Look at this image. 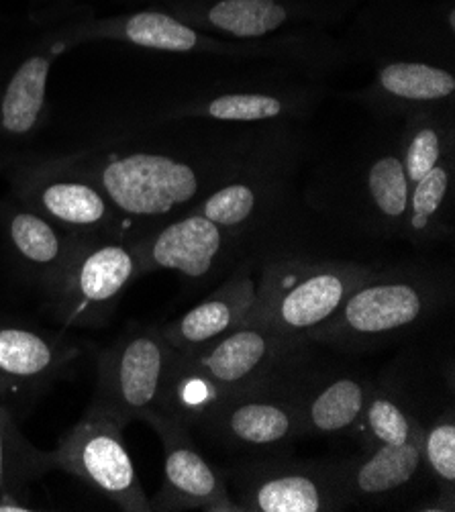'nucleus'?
Instances as JSON below:
<instances>
[{
    "instance_id": "obj_22",
    "label": "nucleus",
    "mask_w": 455,
    "mask_h": 512,
    "mask_svg": "<svg viewBox=\"0 0 455 512\" xmlns=\"http://www.w3.org/2000/svg\"><path fill=\"white\" fill-rule=\"evenodd\" d=\"M254 270V258L239 262V266L213 294L200 300L176 321L162 325L164 339L178 355H188L207 347L247 321L258 292V278Z\"/></svg>"
},
{
    "instance_id": "obj_14",
    "label": "nucleus",
    "mask_w": 455,
    "mask_h": 512,
    "mask_svg": "<svg viewBox=\"0 0 455 512\" xmlns=\"http://www.w3.org/2000/svg\"><path fill=\"white\" fill-rule=\"evenodd\" d=\"M337 207L351 223L380 239L404 235L409 180L400 158V125L362 149L337 182Z\"/></svg>"
},
{
    "instance_id": "obj_24",
    "label": "nucleus",
    "mask_w": 455,
    "mask_h": 512,
    "mask_svg": "<svg viewBox=\"0 0 455 512\" xmlns=\"http://www.w3.org/2000/svg\"><path fill=\"white\" fill-rule=\"evenodd\" d=\"M70 51L62 37V25L45 33L29 54L15 66L0 92V135L27 139L45 121L47 86L56 60Z\"/></svg>"
},
{
    "instance_id": "obj_16",
    "label": "nucleus",
    "mask_w": 455,
    "mask_h": 512,
    "mask_svg": "<svg viewBox=\"0 0 455 512\" xmlns=\"http://www.w3.org/2000/svg\"><path fill=\"white\" fill-rule=\"evenodd\" d=\"M364 54L380 58H421L455 68V5L376 0L356 21Z\"/></svg>"
},
{
    "instance_id": "obj_17",
    "label": "nucleus",
    "mask_w": 455,
    "mask_h": 512,
    "mask_svg": "<svg viewBox=\"0 0 455 512\" xmlns=\"http://www.w3.org/2000/svg\"><path fill=\"white\" fill-rule=\"evenodd\" d=\"M123 427L109 417H84L52 451L54 470L74 476L96 494L127 512H151L133 459L123 439Z\"/></svg>"
},
{
    "instance_id": "obj_10",
    "label": "nucleus",
    "mask_w": 455,
    "mask_h": 512,
    "mask_svg": "<svg viewBox=\"0 0 455 512\" xmlns=\"http://www.w3.org/2000/svg\"><path fill=\"white\" fill-rule=\"evenodd\" d=\"M296 164L298 143L294 131L288 129L205 198H200L192 211L247 239L274 231L286 213Z\"/></svg>"
},
{
    "instance_id": "obj_30",
    "label": "nucleus",
    "mask_w": 455,
    "mask_h": 512,
    "mask_svg": "<svg viewBox=\"0 0 455 512\" xmlns=\"http://www.w3.org/2000/svg\"><path fill=\"white\" fill-rule=\"evenodd\" d=\"M413 510H427V512H453L455 510V490H437L433 500H425L413 506Z\"/></svg>"
},
{
    "instance_id": "obj_23",
    "label": "nucleus",
    "mask_w": 455,
    "mask_h": 512,
    "mask_svg": "<svg viewBox=\"0 0 455 512\" xmlns=\"http://www.w3.org/2000/svg\"><path fill=\"white\" fill-rule=\"evenodd\" d=\"M0 233L19 270L41 290L62 272L80 237L27 209L15 196L0 200Z\"/></svg>"
},
{
    "instance_id": "obj_1",
    "label": "nucleus",
    "mask_w": 455,
    "mask_h": 512,
    "mask_svg": "<svg viewBox=\"0 0 455 512\" xmlns=\"http://www.w3.org/2000/svg\"><path fill=\"white\" fill-rule=\"evenodd\" d=\"M288 129V123L215 125L182 131L178 141L94 149L60 160L103 188L139 235L190 211Z\"/></svg>"
},
{
    "instance_id": "obj_15",
    "label": "nucleus",
    "mask_w": 455,
    "mask_h": 512,
    "mask_svg": "<svg viewBox=\"0 0 455 512\" xmlns=\"http://www.w3.org/2000/svg\"><path fill=\"white\" fill-rule=\"evenodd\" d=\"M249 241L190 209L139 233L131 243L141 276L172 270L202 284L231 268V264H239Z\"/></svg>"
},
{
    "instance_id": "obj_31",
    "label": "nucleus",
    "mask_w": 455,
    "mask_h": 512,
    "mask_svg": "<svg viewBox=\"0 0 455 512\" xmlns=\"http://www.w3.org/2000/svg\"><path fill=\"white\" fill-rule=\"evenodd\" d=\"M49 3H70V0H49Z\"/></svg>"
},
{
    "instance_id": "obj_7",
    "label": "nucleus",
    "mask_w": 455,
    "mask_h": 512,
    "mask_svg": "<svg viewBox=\"0 0 455 512\" xmlns=\"http://www.w3.org/2000/svg\"><path fill=\"white\" fill-rule=\"evenodd\" d=\"M137 278L139 260L129 239L80 235L70 260L43 294L60 325L96 329L109 323Z\"/></svg>"
},
{
    "instance_id": "obj_27",
    "label": "nucleus",
    "mask_w": 455,
    "mask_h": 512,
    "mask_svg": "<svg viewBox=\"0 0 455 512\" xmlns=\"http://www.w3.org/2000/svg\"><path fill=\"white\" fill-rule=\"evenodd\" d=\"M455 153V102L417 109L400 119V158L409 186Z\"/></svg>"
},
{
    "instance_id": "obj_29",
    "label": "nucleus",
    "mask_w": 455,
    "mask_h": 512,
    "mask_svg": "<svg viewBox=\"0 0 455 512\" xmlns=\"http://www.w3.org/2000/svg\"><path fill=\"white\" fill-rule=\"evenodd\" d=\"M421 453L429 482L437 490H455V411L453 402L431 419H421Z\"/></svg>"
},
{
    "instance_id": "obj_3",
    "label": "nucleus",
    "mask_w": 455,
    "mask_h": 512,
    "mask_svg": "<svg viewBox=\"0 0 455 512\" xmlns=\"http://www.w3.org/2000/svg\"><path fill=\"white\" fill-rule=\"evenodd\" d=\"M451 298V272L423 266L376 270L307 339L341 353L376 351L423 329Z\"/></svg>"
},
{
    "instance_id": "obj_12",
    "label": "nucleus",
    "mask_w": 455,
    "mask_h": 512,
    "mask_svg": "<svg viewBox=\"0 0 455 512\" xmlns=\"http://www.w3.org/2000/svg\"><path fill=\"white\" fill-rule=\"evenodd\" d=\"M362 0H149L176 19L231 39H268L309 29H329Z\"/></svg>"
},
{
    "instance_id": "obj_5",
    "label": "nucleus",
    "mask_w": 455,
    "mask_h": 512,
    "mask_svg": "<svg viewBox=\"0 0 455 512\" xmlns=\"http://www.w3.org/2000/svg\"><path fill=\"white\" fill-rule=\"evenodd\" d=\"M378 268L351 260L280 258L264 266L247 321L284 335L307 337L327 323Z\"/></svg>"
},
{
    "instance_id": "obj_9",
    "label": "nucleus",
    "mask_w": 455,
    "mask_h": 512,
    "mask_svg": "<svg viewBox=\"0 0 455 512\" xmlns=\"http://www.w3.org/2000/svg\"><path fill=\"white\" fill-rule=\"evenodd\" d=\"M176 349L160 325H131L100 353L94 396L86 408L123 429L145 411H162Z\"/></svg>"
},
{
    "instance_id": "obj_19",
    "label": "nucleus",
    "mask_w": 455,
    "mask_h": 512,
    "mask_svg": "<svg viewBox=\"0 0 455 512\" xmlns=\"http://www.w3.org/2000/svg\"><path fill=\"white\" fill-rule=\"evenodd\" d=\"M374 380L345 370H315L311 357L288 374V392L305 437H341L356 431Z\"/></svg>"
},
{
    "instance_id": "obj_18",
    "label": "nucleus",
    "mask_w": 455,
    "mask_h": 512,
    "mask_svg": "<svg viewBox=\"0 0 455 512\" xmlns=\"http://www.w3.org/2000/svg\"><path fill=\"white\" fill-rule=\"evenodd\" d=\"M139 421L149 423L164 445V480L149 500L151 510H209L239 512L223 472L194 445L188 427L164 411H145Z\"/></svg>"
},
{
    "instance_id": "obj_20",
    "label": "nucleus",
    "mask_w": 455,
    "mask_h": 512,
    "mask_svg": "<svg viewBox=\"0 0 455 512\" xmlns=\"http://www.w3.org/2000/svg\"><path fill=\"white\" fill-rule=\"evenodd\" d=\"M351 96L380 119H402L417 109L455 102V68L421 58H380L368 86Z\"/></svg>"
},
{
    "instance_id": "obj_4",
    "label": "nucleus",
    "mask_w": 455,
    "mask_h": 512,
    "mask_svg": "<svg viewBox=\"0 0 455 512\" xmlns=\"http://www.w3.org/2000/svg\"><path fill=\"white\" fill-rule=\"evenodd\" d=\"M311 345L315 343L307 337L245 321L207 347L188 355L176 353L162 411L184 419L217 398L262 386L307 355Z\"/></svg>"
},
{
    "instance_id": "obj_11",
    "label": "nucleus",
    "mask_w": 455,
    "mask_h": 512,
    "mask_svg": "<svg viewBox=\"0 0 455 512\" xmlns=\"http://www.w3.org/2000/svg\"><path fill=\"white\" fill-rule=\"evenodd\" d=\"M221 472L239 512H335L349 508L343 459L272 455Z\"/></svg>"
},
{
    "instance_id": "obj_2",
    "label": "nucleus",
    "mask_w": 455,
    "mask_h": 512,
    "mask_svg": "<svg viewBox=\"0 0 455 512\" xmlns=\"http://www.w3.org/2000/svg\"><path fill=\"white\" fill-rule=\"evenodd\" d=\"M62 37L70 49L88 41H119L164 54L276 62L313 76L347 62L349 51L325 29L268 39H231L196 29L166 11L149 7L113 17L66 21L62 23Z\"/></svg>"
},
{
    "instance_id": "obj_26",
    "label": "nucleus",
    "mask_w": 455,
    "mask_h": 512,
    "mask_svg": "<svg viewBox=\"0 0 455 512\" xmlns=\"http://www.w3.org/2000/svg\"><path fill=\"white\" fill-rule=\"evenodd\" d=\"M455 211V153L435 164L423 178L409 186L404 235L421 247L449 239L453 235Z\"/></svg>"
},
{
    "instance_id": "obj_13",
    "label": "nucleus",
    "mask_w": 455,
    "mask_h": 512,
    "mask_svg": "<svg viewBox=\"0 0 455 512\" xmlns=\"http://www.w3.org/2000/svg\"><path fill=\"white\" fill-rule=\"evenodd\" d=\"M13 196L27 209L78 235H109L133 241L137 231L105 190L60 158L25 166L13 180Z\"/></svg>"
},
{
    "instance_id": "obj_6",
    "label": "nucleus",
    "mask_w": 455,
    "mask_h": 512,
    "mask_svg": "<svg viewBox=\"0 0 455 512\" xmlns=\"http://www.w3.org/2000/svg\"><path fill=\"white\" fill-rule=\"evenodd\" d=\"M286 70L280 76L231 78L190 90L168 102L160 121L270 125L305 119L323 100L325 88L311 74L288 76Z\"/></svg>"
},
{
    "instance_id": "obj_25",
    "label": "nucleus",
    "mask_w": 455,
    "mask_h": 512,
    "mask_svg": "<svg viewBox=\"0 0 455 512\" xmlns=\"http://www.w3.org/2000/svg\"><path fill=\"white\" fill-rule=\"evenodd\" d=\"M76 355L78 349L56 335L0 323V396L52 384Z\"/></svg>"
},
{
    "instance_id": "obj_8",
    "label": "nucleus",
    "mask_w": 455,
    "mask_h": 512,
    "mask_svg": "<svg viewBox=\"0 0 455 512\" xmlns=\"http://www.w3.org/2000/svg\"><path fill=\"white\" fill-rule=\"evenodd\" d=\"M300 360L262 386L217 398L180 421L231 451L284 455L296 439L305 437L298 408L288 392V374Z\"/></svg>"
},
{
    "instance_id": "obj_28",
    "label": "nucleus",
    "mask_w": 455,
    "mask_h": 512,
    "mask_svg": "<svg viewBox=\"0 0 455 512\" xmlns=\"http://www.w3.org/2000/svg\"><path fill=\"white\" fill-rule=\"evenodd\" d=\"M52 470V451L31 445L9 408L0 404V496L23 494L27 484Z\"/></svg>"
},
{
    "instance_id": "obj_21",
    "label": "nucleus",
    "mask_w": 455,
    "mask_h": 512,
    "mask_svg": "<svg viewBox=\"0 0 455 512\" xmlns=\"http://www.w3.org/2000/svg\"><path fill=\"white\" fill-rule=\"evenodd\" d=\"M343 482L351 506H384L429 482L421 433L402 445H378L343 459Z\"/></svg>"
}]
</instances>
